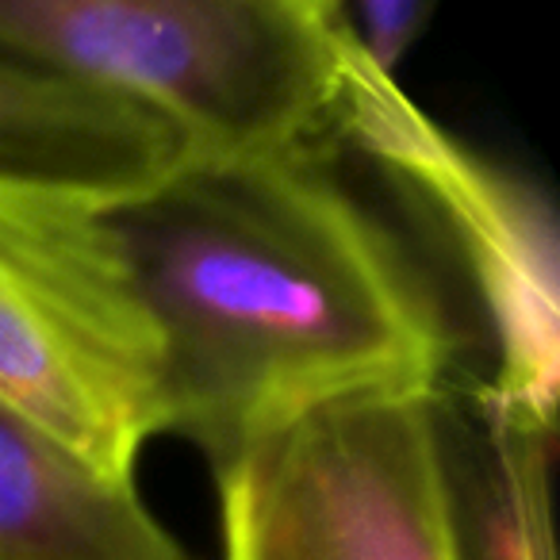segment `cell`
<instances>
[{
    "label": "cell",
    "mask_w": 560,
    "mask_h": 560,
    "mask_svg": "<svg viewBox=\"0 0 560 560\" xmlns=\"http://www.w3.org/2000/svg\"><path fill=\"white\" fill-rule=\"evenodd\" d=\"M96 208L162 346L165 434L215 472L330 399L450 381L442 300L327 147L185 158Z\"/></svg>",
    "instance_id": "cell-1"
},
{
    "label": "cell",
    "mask_w": 560,
    "mask_h": 560,
    "mask_svg": "<svg viewBox=\"0 0 560 560\" xmlns=\"http://www.w3.org/2000/svg\"><path fill=\"white\" fill-rule=\"evenodd\" d=\"M0 50L142 104L196 162L330 147L342 108L338 0H0Z\"/></svg>",
    "instance_id": "cell-2"
},
{
    "label": "cell",
    "mask_w": 560,
    "mask_h": 560,
    "mask_svg": "<svg viewBox=\"0 0 560 560\" xmlns=\"http://www.w3.org/2000/svg\"><path fill=\"white\" fill-rule=\"evenodd\" d=\"M0 407L112 480L165 434L162 346L89 196L0 185Z\"/></svg>",
    "instance_id": "cell-3"
},
{
    "label": "cell",
    "mask_w": 560,
    "mask_h": 560,
    "mask_svg": "<svg viewBox=\"0 0 560 560\" xmlns=\"http://www.w3.org/2000/svg\"><path fill=\"white\" fill-rule=\"evenodd\" d=\"M215 480L223 560H460L438 388L312 407Z\"/></svg>",
    "instance_id": "cell-4"
},
{
    "label": "cell",
    "mask_w": 560,
    "mask_h": 560,
    "mask_svg": "<svg viewBox=\"0 0 560 560\" xmlns=\"http://www.w3.org/2000/svg\"><path fill=\"white\" fill-rule=\"evenodd\" d=\"M335 139L361 147L442 219L495 338L499 365L483 388L514 419L557 427L560 292L549 203L422 116L350 35Z\"/></svg>",
    "instance_id": "cell-5"
},
{
    "label": "cell",
    "mask_w": 560,
    "mask_h": 560,
    "mask_svg": "<svg viewBox=\"0 0 560 560\" xmlns=\"http://www.w3.org/2000/svg\"><path fill=\"white\" fill-rule=\"evenodd\" d=\"M185 162L165 119L0 50V185L116 200Z\"/></svg>",
    "instance_id": "cell-6"
},
{
    "label": "cell",
    "mask_w": 560,
    "mask_h": 560,
    "mask_svg": "<svg viewBox=\"0 0 560 560\" xmlns=\"http://www.w3.org/2000/svg\"><path fill=\"white\" fill-rule=\"evenodd\" d=\"M0 560H185L135 491L0 407Z\"/></svg>",
    "instance_id": "cell-7"
},
{
    "label": "cell",
    "mask_w": 560,
    "mask_h": 560,
    "mask_svg": "<svg viewBox=\"0 0 560 560\" xmlns=\"http://www.w3.org/2000/svg\"><path fill=\"white\" fill-rule=\"evenodd\" d=\"M438 434L460 560H552V430L506 415L483 384H438Z\"/></svg>",
    "instance_id": "cell-8"
},
{
    "label": "cell",
    "mask_w": 560,
    "mask_h": 560,
    "mask_svg": "<svg viewBox=\"0 0 560 560\" xmlns=\"http://www.w3.org/2000/svg\"><path fill=\"white\" fill-rule=\"evenodd\" d=\"M338 16L353 50L376 73L396 81L399 58L427 32V24L434 20V4L430 0H361V4H338Z\"/></svg>",
    "instance_id": "cell-9"
}]
</instances>
